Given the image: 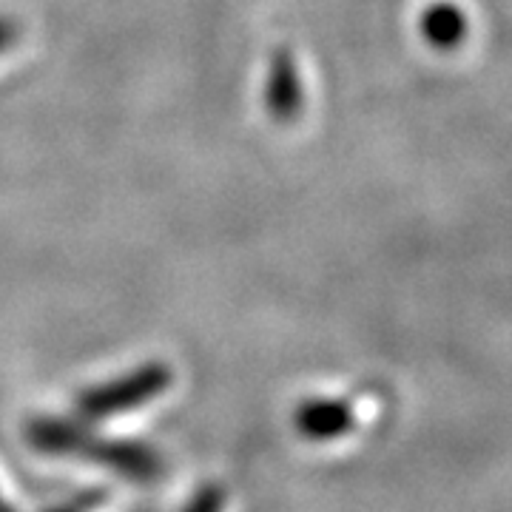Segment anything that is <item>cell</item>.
Segmentation results:
<instances>
[{
  "mask_svg": "<svg viewBox=\"0 0 512 512\" xmlns=\"http://www.w3.org/2000/svg\"><path fill=\"white\" fill-rule=\"evenodd\" d=\"M265 109L276 123L288 126L302 117L305 109V83L299 63L291 49L279 46L268 60V74H265Z\"/></svg>",
  "mask_w": 512,
  "mask_h": 512,
  "instance_id": "6da1fadb",
  "label": "cell"
},
{
  "mask_svg": "<svg viewBox=\"0 0 512 512\" xmlns=\"http://www.w3.org/2000/svg\"><path fill=\"white\" fill-rule=\"evenodd\" d=\"M419 26L424 40L433 49H441V52L456 49V46H461V40L467 37V18H464V12L458 9L456 3H447V0H439L433 6H427Z\"/></svg>",
  "mask_w": 512,
  "mask_h": 512,
  "instance_id": "7a4b0ae2",
  "label": "cell"
},
{
  "mask_svg": "<svg viewBox=\"0 0 512 512\" xmlns=\"http://www.w3.org/2000/svg\"><path fill=\"white\" fill-rule=\"evenodd\" d=\"M18 37H20L18 20L0 15V55H6V52L18 43Z\"/></svg>",
  "mask_w": 512,
  "mask_h": 512,
  "instance_id": "3957f363",
  "label": "cell"
}]
</instances>
